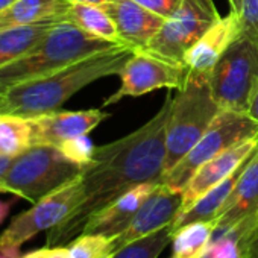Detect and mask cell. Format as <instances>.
I'll return each instance as SVG.
<instances>
[{
  "label": "cell",
  "instance_id": "obj_1",
  "mask_svg": "<svg viewBox=\"0 0 258 258\" xmlns=\"http://www.w3.org/2000/svg\"><path fill=\"white\" fill-rule=\"evenodd\" d=\"M172 99L169 93L160 111L137 131L96 148L93 160L81 173V204L61 225L47 231V246L70 243L97 211L127 190L145 182H161Z\"/></svg>",
  "mask_w": 258,
  "mask_h": 258
},
{
  "label": "cell",
  "instance_id": "obj_2",
  "mask_svg": "<svg viewBox=\"0 0 258 258\" xmlns=\"http://www.w3.org/2000/svg\"><path fill=\"white\" fill-rule=\"evenodd\" d=\"M133 53V49L117 46L20 84L0 96V114L34 117L58 111L84 87L97 79L118 75Z\"/></svg>",
  "mask_w": 258,
  "mask_h": 258
},
{
  "label": "cell",
  "instance_id": "obj_3",
  "mask_svg": "<svg viewBox=\"0 0 258 258\" xmlns=\"http://www.w3.org/2000/svg\"><path fill=\"white\" fill-rule=\"evenodd\" d=\"M117 46L120 44L94 37L70 22H56L40 43L0 67V96L20 84Z\"/></svg>",
  "mask_w": 258,
  "mask_h": 258
},
{
  "label": "cell",
  "instance_id": "obj_4",
  "mask_svg": "<svg viewBox=\"0 0 258 258\" xmlns=\"http://www.w3.org/2000/svg\"><path fill=\"white\" fill-rule=\"evenodd\" d=\"M220 109L213 97L208 73L188 70L184 84L172 99L166 126L164 173L178 164L201 140Z\"/></svg>",
  "mask_w": 258,
  "mask_h": 258
},
{
  "label": "cell",
  "instance_id": "obj_5",
  "mask_svg": "<svg viewBox=\"0 0 258 258\" xmlns=\"http://www.w3.org/2000/svg\"><path fill=\"white\" fill-rule=\"evenodd\" d=\"M82 173L56 146L34 145L14 158L2 184L10 195L35 204Z\"/></svg>",
  "mask_w": 258,
  "mask_h": 258
},
{
  "label": "cell",
  "instance_id": "obj_6",
  "mask_svg": "<svg viewBox=\"0 0 258 258\" xmlns=\"http://www.w3.org/2000/svg\"><path fill=\"white\" fill-rule=\"evenodd\" d=\"M208 81L222 109L246 112L249 96L258 81V40L241 29L208 73Z\"/></svg>",
  "mask_w": 258,
  "mask_h": 258
},
{
  "label": "cell",
  "instance_id": "obj_7",
  "mask_svg": "<svg viewBox=\"0 0 258 258\" xmlns=\"http://www.w3.org/2000/svg\"><path fill=\"white\" fill-rule=\"evenodd\" d=\"M256 136L258 123L253 121L246 112L220 109L201 140L188 151L185 157L179 160L178 164L163 175L161 182L173 190L182 191L201 166L228 148Z\"/></svg>",
  "mask_w": 258,
  "mask_h": 258
},
{
  "label": "cell",
  "instance_id": "obj_8",
  "mask_svg": "<svg viewBox=\"0 0 258 258\" xmlns=\"http://www.w3.org/2000/svg\"><path fill=\"white\" fill-rule=\"evenodd\" d=\"M82 176H76L52 193L46 195L32 207L19 214L0 234V250L20 249L23 243L43 231L61 225L81 204Z\"/></svg>",
  "mask_w": 258,
  "mask_h": 258
},
{
  "label": "cell",
  "instance_id": "obj_9",
  "mask_svg": "<svg viewBox=\"0 0 258 258\" xmlns=\"http://www.w3.org/2000/svg\"><path fill=\"white\" fill-rule=\"evenodd\" d=\"M219 19L220 14L213 0H182L143 50L169 61L184 62L185 53Z\"/></svg>",
  "mask_w": 258,
  "mask_h": 258
},
{
  "label": "cell",
  "instance_id": "obj_10",
  "mask_svg": "<svg viewBox=\"0 0 258 258\" xmlns=\"http://www.w3.org/2000/svg\"><path fill=\"white\" fill-rule=\"evenodd\" d=\"M188 75L184 62L169 61L146 50H134L121 67L120 87L114 94L105 99L103 106H109L127 96H143L160 88H179Z\"/></svg>",
  "mask_w": 258,
  "mask_h": 258
},
{
  "label": "cell",
  "instance_id": "obj_11",
  "mask_svg": "<svg viewBox=\"0 0 258 258\" xmlns=\"http://www.w3.org/2000/svg\"><path fill=\"white\" fill-rule=\"evenodd\" d=\"M182 205V191L173 190L163 182L151 193L136 213L129 225L117 235L111 237L112 256L131 243L170 225Z\"/></svg>",
  "mask_w": 258,
  "mask_h": 258
},
{
  "label": "cell",
  "instance_id": "obj_12",
  "mask_svg": "<svg viewBox=\"0 0 258 258\" xmlns=\"http://www.w3.org/2000/svg\"><path fill=\"white\" fill-rule=\"evenodd\" d=\"M109 114L102 109L82 111H52L34 117H28L32 126V143L59 146L62 142L88 136Z\"/></svg>",
  "mask_w": 258,
  "mask_h": 258
},
{
  "label": "cell",
  "instance_id": "obj_13",
  "mask_svg": "<svg viewBox=\"0 0 258 258\" xmlns=\"http://www.w3.org/2000/svg\"><path fill=\"white\" fill-rule=\"evenodd\" d=\"M256 151L258 136L228 148L226 151L220 152L219 155L207 161L204 166H201L182 190V205L179 213L191 207L201 196H204L213 187H216L229 175H232Z\"/></svg>",
  "mask_w": 258,
  "mask_h": 258
},
{
  "label": "cell",
  "instance_id": "obj_14",
  "mask_svg": "<svg viewBox=\"0 0 258 258\" xmlns=\"http://www.w3.org/2000/svg\"><path fill=\"white\" fill-rule=\"evenodd\" d=\"M103 8L115 23L121 46L133 50H143L164 25V19L136 0H115Z\"/></svg>",
  "mask_w": 258,
  "mask_h": 258
},
{
  "label": "cell",
  "instance_id": "obj_15",
  "mask_svg": "<svg viewBox=\"0 0 258 258\" xmlns=\"http://www.w3.org/2000/svg\"><path fill=\"white\" fill-rule=\"evenodd\" d=\"M241 32V20L235 13L220 17L185 53L184 64L196 73H210L223 52Z\"/></svg>",
  "mask_w": 258,
  "mask_h": 258
},
{
  "label": "cell",
  "instance_id": "obj_16",
  "mask_svg": "<svg viewBox=\"0 0 258 258\" xmlns=\"http://www.w3.org/2000/svg\"><path fill=\"white\" fill-rule=\"evenodd\" d=\"M160 182H145L123 193L120 198L97 211L84 226L82 232L103 234L114 237L120 234L140 210L143 202L151 196V193L158 187Z\"/></svg>",
  "mask_w": 258,
  "mask_h": 258
},
{
  "label": "cell",
  "instance_id": "obj_17",
  "mask_svg": "<svg viewBox=\"0 0 258 258\" xmlns=\"http://www.w3.org/2000/svg\"><path fill=\"white\" fill-rule=\"evenodd\" d=\"M258 213V151L246 163L231 196L216 217V229H226Z\"/></svg>",
  "mask_w": 258,
  "mask_h": 258
},
{
  "label": "cell",
  "instance_id": "obj_18",
  "mask_svg": "<svg viewBox=\"0 0 258 258\" xmlns=\"http://www.w3.org/2000/svg\"><path fill=\"white\" fill-rule=\"evenodd\" d=\"M69 8L67 0H16L0 11V29L62 22Z\"/></svg>",
  "mask_w": 258,
  "mask_h": 258
},
{
  "label": "cell",
  "instance_id": "obj_19",
  "mask_svg": "<svg viewBox=\"0 0 258 258\" xmlns=\"http://www.w3.org/2000/svg\"><path fill=\"white\" fill-rule=\"evenodd\" d=\"M246 163L241 164L232 175H229L220 184H217L210 191H207L204 196H201L191 207H188L187 210L178 213L176 217L173 219V222L170 223L173 231H178L179 228H182L184 225L191 223V222L216 219L219 216L220 210L223 208V205L226 204L228 198L231 196V193H232V190H234V187H235V184H237V181H238V178H240V175H241V172H243V169L246 166Z\"/></svg>",
  "mask_w": 258,
  "mask_h": 258
},
{
  "label": "cell",
  "instance_id": "obj_20",
  "mask_svg": "<svg viewBox=\"0 0 258 258\" xmlns=\"http://www.w3.org/2000/svg\"><path fill=\"white\" fill-rule=\"evenodd\" d=\"M66 22L73 23L79 29L94 37L121 46L114 20L102 7L88 5V4H70V8L66 16Z\"/></svg>",
  "mask_w": 258,
  "mask_h": 258
},
{
  "label": "cell",
  "instance_id": "obj_21",
  "mask_svg": "<svg viewBox=\"0 0 258 258\" xmlns=\"http://www.w3.org/2000/svg\"><path fill=\"white\" fill-rule=\"evenodd\" d=\"M56 22L0 29V67H4L43 40Z\"/></svg>",
  "mask_w": 258,
  "mask_h": 258
},
{
  "label": "cell",
  "instance_id": "obj_22",
  "mask_svg": "<svg viewBox=\"0 0 258 258\" xmlns=\"http://www.w3.org/2000/svg\"><path fill=\"white\" fill-rule=\"evenodd\" d=\"M216 229V219L191 222L175 231L173 235V256L175 258H201L207 250L213 232Z\"/></svg>",
  "mask_w": 258,
  "mask_h": 258
},
{
  "label": "cell",
  "instance_id": "obj_23",
  "mask_svg": "<svg viewBox=\"0 0 258 258\" xmlns=\"http://www.w3.org/2000/svg\"><path fill=\"white\" fill-rule=\"evenodd\" d=\"M32 143V126L28 117L0 114V155L16 158Z\"/></svg>",
  "mask_w": 258,
  "mask_h": 258
},
{
  "label": "cell",
  "instance_id": "obj_24",
  "mask_svg": "<svg viewBox=\"0 0 258 258\" xmlns=\"http://www.w3.org/2000/svg\"><path fill=\"white\" fill-rule=\"evenodd\" d=\"M173 235L175 231L172 225H167L126 246L112 258H158L161 252L173 241Z\"/></svg>",
  "mask_w": 258,
  "mask_h": 258
},
{
  "label": "cell",
  "instance_id": "obj_25",
  "mask_svg": "<svg viewBox=\"0 0 258 258\" xmlns=\"http://www.w3.org/2000/svg\"><path fill=\"white\" fill-rule=\"evenodd\" d=\"M70 258H112L111 237L84 232L66 244Z\"/></svg>",
  "mask_w": 258,
  "mask_h": 258
},
{
  "label": "cell",
  "instance_id": "obj_26",
  "mask_svg": "<svg viewBox=\"0 0 258 258\" xmlns=\"http://www.w3.org/2000/svg\"><path fill=\"white\" fill-rule=\"evenodd\" d=\"M58 148L70 161L76 163L82 169L93 160V155L96 151V146L88 139V136H79V137L69 139V140L62 142Z\"/></svg>",
  "mask_w": 258,
  "mask_h": 258
},
{
  "label": "cell",
  "instance_id": "obj_27",
  "mask_svg": "<svg viewBox=\"0 0 258 258\" xmlns=\"http://www.w3.org/2000/svg\"><path fill=\"white\" fill-rule=\"evenodd\" d=\"M240 20L241 29L258 40V0H244Z\"/></svg>",
  "mask_w": 258,
  "mask_h": 258
},
{
  "label": "cell",
  "instance_id": "obj_28",
  "mask_svg": "<svg viewBox=\"0 0 258 258\" xmlns=\"http://www.w3.org/2000/svg\"><path fill=\"white\" fill-rule=\"evenodd\" d=\"M136 2L149 10L151 13L167 20L179 8L182 0H136Z\"/></svg>",
  "mask_w": 258,
  "mask_h": 258
},
{
  "label": "cell",
  "instance_id": "obj_29",
  "mask_svg": "<svg viewBox=\"0 0 258 258\" xmlns=\"http://www.w3.org/2000/svg\"><path fill=\"white\" fill-rule=\"evenodd\" d=\"M244 258H258V214H256L255 228L250 232L244 246Z\"/></svg>",
  "mask_w": 258,
  "mask_h": 258
},
{
  "label": "cell",
  "instance_id": "obj_30",
  "mask_svg": "<svg viewBox=\"0 0 258 258\" xmlns=\"http://www.w3.org/2000/svg\"><path fill=\"white\" fill-rule=\"evenodd\" d=\"M246 114L258 123V81L252 88V93L249 96V102H247V108H246Z\"/></svg>",
  "mask_w": 258,
  "mask_h": 258
},
{
  "label": "cell",
  "instance_id": "obj_31",
  "mask_svg": "<svg viewBox=\"0 0 258 258\" xmlns=\"http://www.w3.org/2000/svg\"><path fill=\"white\" fill-rule=\"evenodd\" d=\"M46 258H70L67 246H49Z\"/></svg>",
  "mask_w": 258,
  "mask_h": 258
},
{
  "label": "cell",
  "instance_id": "obj_32",
  "mask_svg": "<svg viewBox=\"0 0 258 258\" xmlns=\"http://www.w3.org/2000/svg\"><path fill=\"white\" fill-rule=\"evenodd\" d=\"M16 201H17V196H14L11 201H0V225L7 220V217H8L11 208L14 207Z\"/></svg>",
  "mask_w": 258,
  "mask_h": 258
},
{
  "label": "cell",
  "instance_id": "obj_33",
  "mask_svg": "<svg viewBox=\"0 0 258 258\" xmlns=\"http://www.w3.org/2000/svg\"><path fill=\"white\" fill-rule=\"evenodd\" d=\"M14 158L11 157H5V155H0V184L4 181V176L7 175V172L10 170L11 164H13Z\"/></svg>",
  "mask_w": 258,
  "mask_h": 258
},
{
  "label": "cell",
  "instance_id": "obj_34",
  "mask_svg": "<svg viewBox=\"0 0 258 258\" xmlns=\"http://www.w3.org/2000/svg\"><path fill=\"white\" fill-rule=\"evenodd\" d=\"M67 2L70 4H88V5H96V7H106L112 2H115V0H67Z\"/></svg>",
  "mask_w": 258,
  "mask_h": 258
},
{
  "label": "cell",
  "instance_id": "obj_35",
  "mask_svg": "<svg viewBox=\"0 0 258 258\" xmlns=\"http://www.w3.org/2000/svg\"><path fill=\"white\" fill-rule=\"evenodd\" d=\"M47 250H49V246L46 247H41V249H37V250H32L20 258H46L47 256Z\"/></svg>",
  "mask_w": 258,
  "mask_h": 258
},
{
  "label": "cell",
  "instance_id": "obj_36",
  "mask_svg": "<svg viewBox=\"0 0 258 258\" xmlns=\"http://www.w3.org/2000/svg\"><path fill=\"white\" fill-rule=\"evenodd\" d=\"M0 258H20V249L0 250Z\"/></svg>",
  "mask_w": 258,
  "mask_h": 258
},
{
  "label": "cell",
  "instance_id": "obj_37",
  "mask_svg": "<svg viewBox=\"0 0 258 258\" xmlns=\"http://www.w3.org/2000/svg\"><path fill=\"white\" fill-rule=\"evenodd\" d=\"M243 2H244V0H229L231 11L240 16V13H241V8H243Z\"/></svg>",
  "mask_w": 258,
  "mask_h": 258
},
{
  "label": "cell",
  "instance_id": "obj_38",
  "mask_svg": "<svg viewBox=\"0 0 258 258\" xmlns=\"http://www.w3.org/2000/svg\"><path fill=\"white\" fill-rule=\"evenodd\" d=\"M13 2H16V0H0V11H4L5 8H8Z\"/></svg>",
  "mask_w": 258,
  "mask_h": 258
},
{
  "label": "cell",
  "instance_id": "obj_39",
  "mask_svg": "<svg viewBox=\"0 0 258 258\" xmlns=\"http://www.w3.org/2000/svg\"><path fill=\"white\" fill-rule=\"evenodd\" d=\"M0 193H10V190L4 184H0Z\"/></svg>",
  "mask_w": 258,
  "mask_h": 258
},
{
  "label": "cell",
  "instance_id": "obj_40",
  "mask_svg": "<svg viewBox=\"0 0 258 258\" xmlns=\"http://www.w3.org/2000/svg\"><path fill=\"white\" fill-rule=\"evenodd\" d=\"M172 258H175V256H172Z\"/></svg>",
  "mask_w": 258,
  "mask_h": 258
}]
</instances>
